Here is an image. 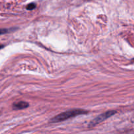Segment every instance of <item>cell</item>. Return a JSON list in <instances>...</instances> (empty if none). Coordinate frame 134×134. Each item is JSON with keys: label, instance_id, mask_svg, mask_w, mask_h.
Returning a JSON list of instances; mask_svg holds the SVG:
<instances>
[{"label": "cell", "instance_id": "obj_1", "mask_svg": "<svg viewBox=\"0 0 134 134\" xmlns=\"http://www.w3.org/2000/svg\"><path fill=\"white\" fill-rule=\"evenodd\" d=\"M88 113V111H85L83 109H72L70 111H65V112L62 113L60 115H58L51 119V122H60L64 121L68 119H70V118L75 117L76 116L81 115H85Z\"/></svg>", "mask_w": 134, "mask_h": 134}, {"label": "cell", "instance_id": "obj_2", "mask_svg": "<svg viewBox=\"0 0 134 134\" xmlns=\"http://www.w3.org/2000/svg\"><path fill=\"white\" fill-rule=\"evenodd\" d=\"M116 113V111H109L104 113L102 114V115H99V116H98L96 118H95L94 120H92L90 122V124H88V127L89 128H92V127L95 126L96 125L98 124L99 123H101L102 122L104 121L105 120L108 119V118L112 116L113 115H115Z\"/></svg>", "mask_w": 134, "mask_h": 134}, {"label": "cell", "instance_id": "obj_3", "mask_svg": "<svg viewBox=\"0 0 134 134\" xmlns=\"http://www.w3.org/2000/svg\"><path fill=\"white\" fill-rule=\"evenodd\" d=\"M29 106L28 103L26 102H19L14 103L13 104V107L14 109L16 110H20V109H24L27 108Z\"/></svg>", "mask_w": 134, "mask_h": 134}, {"label": "cell", "instance_id": "obj_4", "mask_svg": "<svg viewBox=\"0 0 134 134\" xmlns=\"http://www.w3.org/2000/svg\"><path fill=\"white\" fill-rule=\"evenodd\" d=\"M36 7V5H35L34 3H30L28 4V5L26 6V9H27V10H33V9H34Z\"/></svg>", "mask_w": 134, "mask_h": 134}]
</instances>
